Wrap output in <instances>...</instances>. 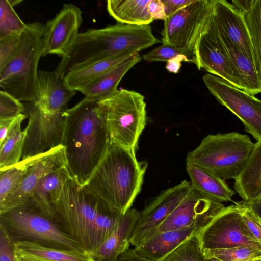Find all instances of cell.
Masks as SVG:
<instances>
[{
    "label": "cell",
    "mask_w": 261,
    "mask_h": 261,
    "mask_svg": "<svg viewBox=\"0 0 261 261\" xmlns=\"http://www.w3.org/2000/svg\"><path fill=\"white\" fill-rule=\"evenodd\" d=\"M62 145L72 179L83 187L103 157L110 142L98 101L84 97L66 112Z\"/></svg>",
    "instance_id": "obj_1"
},
{
    "label": "cell",
    "mask_w": 261,
    "mask_h": 261,
    "mask_svg": "<svg viewBox=\"0 0 261 261\" xmlns=\"http://www.w3.org/2000/svg\"><path fill=\"white\" fill-rule=\"evenodd\" d=\"M147 167L135 151L110 141L102 160L82 187L112 210L124 214L141 191Z\"/></svg>",
    "instance_id": "obj_2"
},
{
    "label": "cell",
    "mask_w": 261,
    "mask_h": 261,
    "mask_svg": "<svg viewBox=\"0 0 261 261\" xmlns=\"http://www.w3.org/2000/svg\"><path fill=\"white\" fill-rule=\"evenodd\" d=\"M254 148L247 135L237 132L208 135L189 152L186 164L202 168L224 179L238 177Z\"/></svg>",
    "instance_id": "obj_3"
},
{
    "label": "cell",
    "mask_w": 261,
    "mask_h": 261,
    "mask_svg": "<svg viewBox=\"0 0 261 261\" xmlns=\"http://www.w3.org/2000/svg\"><path fill=\"white\" fill-rule=\"evenodd\" d=\"M44 25L27 24L19 47L12 59L0 69L1 90L20 101L34 102L37 95L38 65L43 56Z\"/></svg>",
    "instance_id": "obj_4"
},
{
    "label": "cell",
    "mask_w": 261,
    "mask_h": 261,
    "mask_svg": "<svg viewBox=\"0 0 261 261\" xmlns=\"http://www.w3.org/2000/svg\"><path fill=\"white\" fill-rule=\"evenodd\" d=\"M106 207H108L70 178L53 205L54 219L90 253L96 249L94 229L96 219Z\"/></svg>",
    "instance_id": "obj_5"
},
{
    "label": "cell",
    "mask_w": 261,
    "mask_h": 261,
    "mask_svg": "<svg viewBox=\"0 0 261 261\" xmlns=\"http://www.w3.org/2000/svg\"><path fill=\"white\" fill-rule=\"evenodd\" d=\"M0 228L14 243L26 241L58 249L86 251L55 220L28 204L0 214Z\"/></svg>",
    "instance_id": "obj_6"
},
{
    "label": "cell",
    "mask_w": 261,
    "mask_h": 261,
    "mask_svg": "<svg viewBox=\"0 0 261 261\" xmlns=\"http://www.w3.org/2000/svg\"><path fill=\"white\" fill-rule=\"evenodd\" d=\"M146 107L143 95L125 89L98 102L110 141L135 151L146 124Z\"/></svg>",
    "instance_id": "obj_7"
},
{
    "label": "cell",
    "mask_w": 261,
    "mask_h": 261,
    "mask_svg": "<svg viewBox=\"0 0 261 261\" xmlns=\"http://www.w3.org/2000/svg\"><path fill=\"white\" fill-rule=\"evenodd\" d=\"M215 0H194L164 20L162 42L174 47L195 64V48Z\"/></svg>",
    "instance_id": "obj_8"
},
{
    "label": "cell",
    "mask_w": 261,
    "mask_h": 261,
    "mask_svg": "<svg viewBox=\"0 0 261 261\" xmlns=\"http://www.w3.org/2000/svg\"><path fill=\"white\" fill-rule=\"evenodd\" d=\"M202 80L218 101L240 119L245 130L261 141V100L213 74H205Z\"/></svg>",
    "instance_id": "obj_9"
},
{
    "label": "cell",
    "mask_w": 261,
    "mask_h": 261,
    "mask_svg": "<svg viewBox=\"0 0 261 261\" xmlns=\"http://www.w3.org/2000/svg\"><path fill=\"white\" fill-rule=\"evenodd\" d=\"M26 107L28 123L21 160L41 155L62 144L66 112L45 113L33 102Z\"/></svg>",
    "instance_id": "obj_10"
},
{
    "label": "cell",
    "mask_w": 261,
    "mask_h": 261,
    "mask_svg": "<svg viewBox=\"0 0 261 261\" xmlns=\"http://www.w3.org/2000/svg\"><path fill=\"white\" fill-rule=\"evenodd\" d=\"M242 207L234 204L225 207L198 234L202 250L228 248L240 246L261 250L245 230L242 218Z\"/></svg>",
    "instance_id": "obj_11"
},
{
    "label": "cell",
    "mask_w": 261,
    "mask_h": 261,
    "mask_svg": "<svg viewBox=\"0 0 261 261\" xmlns=\"http://www.w3.org/2000/svg\"><path fill=\"white\" fill-rule=\"evenodd\" d=\"M192 187L184 180L162 191L140 212L129 241L137 247L153 236L159 226L188 195Z\"/></svg>",
    "instance_id": "obj_12"
},
{
    "label": "cell",
    "mask_w": 261,
    "mask_h": 261,
    "mask_svg": "<svg viewBox=\"0 0 261 261\" xmlns=\"http://www.w3.org/2000/svg\"><path fill=\"white\" fill-rule=\"evenodd\" d=\"M212 14L202 30L195 48V65L241 89Z\"/></svg>",
    "instance_id": "obj_13"
},
{
    "label": "cell",
    "mask_w": 261,
    "mask_h": 261,
    "mask_svg": "<svg viewBox=\"0 0 261 261\" xmlns=\"http://www.w3.org/2000/svg\"><path fill=\"white\" fill-rule=\"evenodd\" d=\"M224 207L221 202L192 188L185 199L159 226L154 234L196 224L206 226Z\"/></svg>",
    "instance_id": "obj_14"
},
{
    "label": "cell",
    "mask_w": 261,
    "mask_h": 261,
    "mask_svg": "<svg viewBox=\"0 0 261 261\" xmlns=\"http://www.w3.org/2000/svg\"><path fill=\"white\" fill-rule=\"evenodd\" d=\"M82 11L72 4H64L56 16L44 25L43 56L64 57L75 42L82 23Z\"/></svg>",
    "instance_id": "obj_15"
},
{
    "label": "cell",
    "mask_w": 261,
    "mask_h": 261,
    "mask_svg": "<svg viewBox=\"0 0 261 261\" xmlns=\"http://www.w3.org/2000/svg\"><path fill=\"white\" fill-rule=\"evenodd\" d=\"M63 167H67V164L62 145L42 154L30 166L18 185L0 204V214L28 204L40 180L48 174Z\"/></svg>",
    "instance_id": "obj_16"
},
{
    "label": "cell",
    "mask_w": 261,
    "mask_h": 261,
    "mask_svg": "<svg viewBox=\"0 0 261 261\" xmlns=\"http://www.w3.org/2000/svg\"><path fill=\"white\" fill-rule=\"evenodd\" d=\"M211 16L219 32L254 62L250 35L244 15L226 1L215 0Z\"/></svg>",
    "instance_id": "obj_17"
},
{
    "label": "cell",
    "mask_w": 261,
    "mask_h": 261,
    "mask_svg": "<svg viewBox=\"0 0 261 261\" xmlns=\"http://www.w3.org/2000/svg\"><path fill=\"white\" fill-rule=\"evenodd\" d=\"M75 93L67 86L64 76L55 71L39 70L37 98L33 103L45 113L65 112Z\"/></svg>",
    "instance_id": "obj_18"
},
{
    "label": "cell",
    "mask_w": 261,
    "mask_h": 261,
    "mask_svg": "<svg viewBox=\"0 0 261 261\" xmlns=\"http://www.w3.org/2000/svg\"><path fill=\"white\" fill-rule=\"evenodd\" d=\"M70 178H72L67 167L48 174L37 185L28 204L55 220L53 205L59 199L65 184Z\"/></svg>",
    "instance_id": "obj_19"
},
{
    "label": "cell",
    "mask_w": 261,
    "mask_h": 261,
    "mask_svg": "<svg viewBox=\"0 0 261 261\" xmlns=\"http://www.w3.org/2000/svg\"><path fill=\"white\" fill-rule=\"evenodd\" d=\"M205 227L202 224H196L183 229L159 232L134 249L144 257L160 261L187 239L199 234Z\"/></svg>",
    "instance_id": "obj_20"
},
{
    "label": "cell",
    "mask_w": 261,
    "mask_h": 261,
    "mask_svg": "<svg viewBox=\"0 0 261 261\" xmlns=\"http://www.w3.org/2000/svg\"><path fill=\"white\" fill-rule=\"evenodd\" d=\"M140 214L137 210L130 208L122 215L115 230L101 246L90 253L95 261H116L129 249V239Z\"/></svg>",
    "instance_id": "obj_21"
},
{
    "label": "cell",
    "mask_w": 261,
    "mask_h": 261,
    "mask_svg": "<svg viewBox=\"0 0 261 261\" xmlns=\"http://www.w3.org/2000/svg\"><path fill=\"white\" fill-rule=\"evenodd\" d=\"M141 60L139 53L131 55L78 91L85 97L98 102L110 97L118 90L117 86L123 76Z\"/></svg>",
    "instance_id": "obj_22"
},
{
    "label": "cell",
    "mask_w": 261,
    "mask_h": 261,
    "mask_svg": "<svg viewBox=\"0 0 261 261\" xmlns=\"http://www.w3.org/2000/svg\"><path fill=\"white\" fill-rule=\"evenodd\" d=\"M15 261H95L90 253L23 241L14 243Z\"/></svg>",
    "instance_id": "obj_23"
},
{
    "label": "cell",
    "mask_w": 261,
    "mask_h": 261,
    "mask_svg": "<svg viewBox=\"0 0 261 261\" xmlns=\"http://www.w3.org/2000/svg\"><path fill=\"white\" fill-rule=\"evenodd\" d=\"M218 32L241 89L253 95L261 93L260 82L254 62Z\"/></svg>",
    "instance_id": "obj_24"
},
{
    "label": "cell",
    "mask_w": 261,
    "mask_h": 261,
    "mask_svg": "<svg viewBox=\"0 0 261 261\" xmlns=\"http://www.w3.org/2000/svg\"><path fill=\"white\" fill-rule=\"evenodd\" d=\"M186 170L193 188L221 202L232 201L235 194L225 180L200 167L186 164Z\"/></svg>",
    "instance_id": "obj_25"
},
{
    "label": "cell",
    "mask_w": 261,
    "mask_h": 261,
    "mask_svg": "<svg viewBox=\"0 0 261 261\" xmlns=\"http://www.w3.org/2000/svg\"><path fill=\"white\" fill-rule=\"evenodd\" d=\"M151 0H109L107 9L117 22L135 25H146L152 19L148 10Z\"/></svg>",
    "instance_id": "obj_26"
},
{
    "label": "cell",
    "mask_w": 261,
    "mask_h": 261,
    "mask_svg": "<svg viewBox=\"0 0 261 261\" xmlns=\"http://www.w3.org/2000/svg\"><path fill=\"white\" fill-rule=\"evenodd\" d=\"M234 189L244 200L261 193V141L254 143V149L243 170L234 179Z\"/></svg>",
    "instance_id": "obj_27"
},
{
    "label": "cell",
    "mask_w": 261,
    "mask_h": 261,
    "mask_svg": "<svg viewBox=\"0 0 261 261\" xmlns=\"http://www.w3.org/2000/svg\"><path fill=\"white\" fill-rule=\"evenodd\" d=\"M27 117L26 113H23L15 118L5 141L0 145V170L21 161L27 136V129L22 130L21 124Z\"/></svg>",
    "instance_id": "obj_28"
},
{
    "label": "cell",
    "mask_w": 261,
    "mask_h": 261,
    "mask_svg": "<svg viewBox=\"0 0 261 261\" xmlns=\"http://www.w3.org/2000/svg\"><path fill=\"white\" fill-rule=\"evenodd\" d=\"M130 56L100 60L75 68L65 75L66 85L69 89L78 91L81 88L111 69Z\"/></svg>",
    "instance_id": "obj_29"
},
{
    "label": "cell",
    "mask_w": 261,
    "mask_h": 261,
    "mask_svg": "<svg viewBox=\"0 0 261 261\" xmlns=\"http://www.w3.org/2000/svg\"><path fill=\"white\" fill-rule=\"evenodd\" d=\"M244 17L250 35L254 63L261 85V0H255Z\"/></svg>",
    "instance_id": "obj_30"
},
{
    "label": "cell",
    "mask_w": 261,
    "mask_h": 261,
    "mask_svg": "<svg viewBox=\"0 0 261 261\" xmlns=\"http://www.w3.org/2000/svg\"><path fill=\"white\" fill-rule=\"evenodd\" d=\"M41 155L21 160L17 164L0 170V204L18 185L30 166Z\"/></svg>",
    "instance_id": "obj_31"
},
{
    "label": "cell",
    "mask_w": 261,
    "mask_h": 261,
    "mask_svg": "<svg viewBox=\"0 0 261 261\" xmlns=\"http://www.w3.org/2000/svg\"><path fill=\"white\" fill-rule=\"evenodd\" d=\"M160 261H205L198 234L187 239Z\"/></svg>",
    "instance_id": "obj_32"
},
{
    "label": "cell",
    "mask_w": 261,
    "mask_h": 261,
    "mask_svg": "<svg viewBox=\"0 0 261 261\" xmlns=\"http://www.w3.org/2000/svg\"><path fill=\"white\" fill-rule=\"evenodd\" d=\"M14 7L9 0L0 1V38L20 34L27 27Z\"/></svg>",
    "instance_id": "obj_33"
},
{
    "label": "cell",
    "mask_w": 261,
    "mask_h": 261,
    "mask_svg": "<svg viewBox=\"0 0 261 261\" xmlns=\"http://www.w3.org/2000/svg\"><path fill=\"white\" fill-rule=\"evenodd\" d=\"M203 252L206 257L221 261H251L261 257V250L248 246L205 250Z\"/></svg>",
    "instance_id": "obj_34"
},
{
    "label": "cell",
    "mask_w": 261,
    "mask_h": 261,
    "mask_svg": "<svg viewBox=\"0 0 261 261\" xmlns=\"http://www.w3.org/2000/svg\"><path fill=\"white\" fill-rule=\"evenodd\" d=\"M26 113L21 101L3 90L0 91V119L13 118Z\"/></svg>",
    "instance_id": "obj_35"
},
{
    "label": "cell",
    "mask_w": 261,
    "mask_h": 261,
    "mask_svg": "<svg viewBox=\"0 0 261 261\" xmlns=\"http://www.w3.org/2000/svg\"><path fill=\"white\" fill-rule=\"evenodd\" d=\"M21 33L0 38V69L5 67L16 54L20 43Z\"/></svg>",
    "instance_id": "obj_36"
},
{
    "label": "cell",
    "mask_w": 261,
    "mask_h": 261,
    "mask_svg": "<svg viewBox=\"0 0 261 261\" xmlns=\"http://www.w3.org/2000/svg\"><path fill=\"white\" fill-rule=\"evenodd\" d=\"M240 206L242 207V218L245 230L252 240L261 246V220L251 210Z\"/></svg>",
    "instance_id": "obj_37"
},
{
    "label": "cell",
    "mask_w": 261,
    "mask_h": 261,
    "mask_svg": "<svg viewBox=\"0 0 261 261\" xmlns=\"http://www.w3.org/2000/svg\"><path fill=\"white\" fill-rule=\"evenodd\" d=\"M179 54V50L170 45L163 44L150 51L144 54L142 59L149 62L155 61L168 62Z\"/></svg>",
    "instance_id": "obj_38"
},
{
    "label": "cell",
    "mask_w": 261,
    "mask_h": 261,
    "mask_svg": "<svg viewBox=\"0 0 261 261\" xmlns=\"http://www.w3.org/2000/svg\"><path fill=\"white\" fill-rule=\"evenodd\" d=\"M0 261H15L14 243L1 228H0Z\"/></svg>",
    "instance_id": "obj_39"
},
{
    "label": "cell",
    "mask_w": 261,
    "mask_h": 261,
    "mask_svg": "<svg viewBox=\"0 0 261 261\" xmlns=\"http://www.w3.org/2000/svg\"><path fill=\"white\" fill-rule=\"evenodd\" d=\"M148 10L153 21L155 20H164V21L168 18L162 0H151L148 5Z\"/></svg>",
    "instance_id": "obj_40"
},
{
    "label": "cell",
    "mask_w": 261,
    "mask_h": 261,
    "mask_svg": "<svg viewBox=\"0 0 261 261\" xmlns=\"http://www.w3.org/2000/svg\"><path fill=\"white\" fill-rule=\"evenodd\" d=\"M194 0H162L167 17H170Z\"/></svg>",
    "instance_id": "obj_41"
},
{
    "label": "cell",
    "mask_w": 261,
    "mask_h": 261,
    "mask_svg": "<svg viewBox=\"0 0 261 261\" xmlns=\"http://www.w3.org/2000/svg\"><path fill=\"white\" fill-rule=\"evenodd\" d=\"M236 203L251 210L261 220V193L249 200H242Z\"/></svg>",
    "instance_id": "obj_42"
},
{
    "label": "cell",
    "mask_w": 261,
    "mask_h": 261,
    "mask_svg": "<svg viewBox=\"0 0 261 261\" xmlns=\"http://www.w3.org/2000/svg\"><path fill=\"white\" fill-rule=\"evenodd\" d=\"M182 62H191L187 56L179 54L167 62L166 68L170 72L177 73L181 67Z\"/></svg>",
    "instance_id": "obj_43"
},
{
    "label": "cell",
    "mask_w": 261,
    "mask_h": 261,
    "mask_svg": "<svg viewBox=\"0 0 261 261\" xmlns=\"http://www.w3.org/2000/svg\"><path fill=\"white\" fill-rule=\"evenodd\" d=\"M116 261H154L138 254L134 249H128L118 257Z\"/></svg>",
    "instance_id": "obj_44"
},
{
    "label": "cell",
    "mask_w": 261,
    "mask_h": 261,
    "mask_svg": "<svg viewBox=\"0 0 261 261\" xmlns=\"http://www.w3.org/2000/svg\"><path fill=\"white\" fill-rule=\"evenodd\" d=\"M16 117L10 119H0V145L5 141L9 130Z\"/></svg>",
    "instance_id": "obj_45"
},
{
    "label": "cell",
    "mask_w": 261,
    "mask_h": 261,
    "mask_svg": "<svg viewBox=\"0 0 261 261\" xmlns=\"http://www.w3.org/2000/svg\"><path fill=\"white\" fill-rule=\"evenodd\" d=\"M255 0L232 1V5L243 15L247 14L252 9Z\"/></svg>",
    "instance_id": "obj_46"
},
{
    "label": "cell",
    "mask_w": 261,
    "mask_h": 261,
    "mask_svg": "<svg viewBox=\"0 0 261 261\" xmlns=\"http://www.w3.org/2000/svg\"><path fill=\"white\" fill-rule=\"evenodd\" d=\"M205 261H221L216 258L212 257H206L205 256Z\"/></svg>",
    "instance_id": "obj_47"
},
{
    "label": "cell",
    "mask_w": 261,
    "mask_h": 261,
    "mask_svg": "<svg viewBox=\"0 0 261 261\" xmlns=\"http://www.w3.org/2000/svg\"><path fill=\"white\" fill-rule=\"evenodd\" d=\"M251 261H261V257H259V258H256V259H254Z\"/></svg>",
    "instance_id": "obj_48"
}]
</instances>
